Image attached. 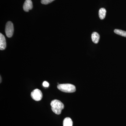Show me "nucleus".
<instances>
[{
	"mask_svg": "<svg viewBox=\"0 0 126 126\" xmlns=\"http://www.w3.org/2000/svg\"><path fill=\"white\" fill-rule=\"evenodd\" d=\"M52 110L55 114L60 115L64 108V106L62 102L57 99L53 100L50 103Z\"/></svg>",
	"mask_w": 126,
	"mask_h": 126,
	"instance_id": "f257e3e1",
	"label": "nucleus"
},
{
	"mask_svg": "<svg viewBox=\"0 0 126 126\" xmlns=\"http://www.w3.org/2000/svg\"><path fill=\"white\" fill-rule=\"evenodd\" d=\"M57 88L59 90L64 93H73L76 90L75 86L71 84H59Z\"/></svg>",
	"mask_w": 126,
	"mask_h": 126,
	"instance_id": "f03ea898",
	"label": "nucleus"
},
{
	"mask_svg": "<svg viewBox=\"0 0 126 126\" xmlns=\"http://www.w3.org/2000/svg\"><path fill=\"white\" fill-rule=\"evenodd\" d=\"M14 32V25L11 21H8L6 25L5 32L6 36L11 38L13 35Z\"/></svg>",
	"mask_w": 126,
	"mask_h": 126,
	"instance_id": "7ed1b4c3",
	"label": "nucleus"
},
{
	"mask_svg": "<svg viewBox=\"0 0 126 126\" xmlns=\"http://www.w3.org/2000/svg\"><path fill=\"white\" fill-rule=\"evenodd\" d=\"M31 96L32 99L35 101H39L43 98V94L41 90L39 89H35L32 92Z\"/></svg>",
	"mask_w": 126,
	"mask_h": 126,
	"instance_id": "20e7f679",
	"label": "nucleus"
},
{
	"mask_svg": "<svg viewBox=\"0 0 126 126\" xmlns=\"http://www.w3.org/2000/svg\"><path fill=\"white\" fill-rule=\"evenodd\" d=\"M23 9L25 12H29L33 8V4L31 0H26L23 5Z\"/></svg>",
	"mask_w": 126,
	"mask_h": 126,
	"instance_id": "39448f33",
	"label": "nucleus"
},
{
	"mask_svg": "<svg viewBox=\"0 0 126 126\" xmlns=\"http://www.w3.org/2000/svg\"><path fill=\"white\" fill-rule=\"evenodd\" d=\"M6 41L4 36L2 34H0V49L4 50L6 47Z\"/></svg>",
	"mask_w": 126,
	"mask_h": 126,
	"instance_id": "423d86ee",
	"label": "nucleus"
},
{
	"mask_svg": "<svg viewBox=\"0 0 126 126\" xmlns=\"http://www.w3.org/2000/svg\"><path fill=\"white\" fill-rule=\"evenodd\" d=\"M100 39V35L96 32H94L92 35V39L93 42L95 44H97Z\"/></svg>",
	"mask_w": 126,
	"mask_h": 126,
	"instance_id": "0eeeda50",
	"label": "nucleus"
},
{
	"mask_svg": "<svg viewBox=\"0 0 126 126\" xmlns=\"http://www.w3.org/2000/svg\"><path fill=\"white\" fill-rule=\"evenodd\" d=\"M73 122L69 117L65 118L63 121V126H73Z\"/></svg>",
	"mask_w": 126,
	"mask_h": 126,
	"instance_id": "6e6552de",
	"label": "nucleus"
},
{
	"mask_svg": "<svg viewBox=\"0 0 126 126\" xmlns=\"http://www.w3.org/2000/svg\"><path fill=\"white\" fill-rule=\"evenodd\" d=\"M106 9L104 8H102L99 10V18L101 20L104 19L105 18L106 14Z\"/></svg>",
	"mask_w": 126,
	"mask_h": 126,
	"instance_id": "1a4fd4ad",
	"label": "nucleus"
},
{
	"mask_svg": "<svg viewBox=\"0 0 126 126\" xmlns=\"http://www.w3.org/2000/svg\"><path fill=\"white\" fill-rule=\"evenodd\" d=\"M115 33L121 36L126 37V31L119 29H115L114 31Z\"/></svg>",
	"mask_w": 126,
	"mask_h": 126,
	"instance_id": "9d476101",
	"label": "nucleus"
},
{
	"mask_svg": "<svg viewBox=\"0 0 126 126\" xmlns=\"http://www.w3.org/2000/svg\"><path fill=\"white\" fill-rule=\"evenodd\" d=\"M55 0H41V3L44 5H47L51 3Z\"/></svg>",
	"mask_w": 126,
	"mask_h": 126,
	"instance_id": "9b49d317",
	"label": "nucleus"
},
{
	"mask_svg": "<svg viewBox=\"0 0 126 126\" xmlns=\"http://www.w3.org/2000/svg\"><path fill=\"white\" fill-rule=\"evenodd\" d=\"M43 86L45 87H48L49 86V83L47 81H44L43 83Z\"/></svg>",
	"mask_w": 126,
	"mask_h": 126,
	"instance_id": "f8f14e48",
	"label": "nucleus"
},
{
	"mask_svg": "<svg viewBox=\"0 0 126 126\" xmlns=\"http://www.w3.org/2000/svg\"><path fill=\"white\" fill-rule=\"evenodd\" d=\"M1 77H0V83L1 82Z\"/></svg>",
	"mask_w": 126,
	"mask_h": 126,
	"instance_id": "ddd939ff",
	"label": "nucleus"
}]
</instances>
